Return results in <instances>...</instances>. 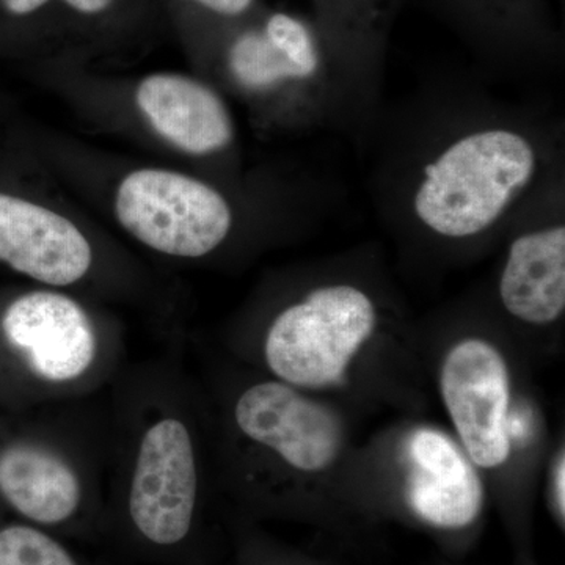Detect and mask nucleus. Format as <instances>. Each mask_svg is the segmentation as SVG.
Returning <instances> with one entry per match:
<instances>
[{"mask_svg":"<svg viewBox=\"0 0 565 565\" xmlns=\"http://www.w3.org/2000/svg\"><path fill=\"white\" fill-rule=\"evenodd\" d=\"M115 403L104 535L139 559L193 565L206 481L181 367L158 362L125 375Z\"/></svg>","mask_w":565,"mask_h":565,"instance_id":"f257e3e1","label":"nucleus"},{"mask_svg":"<svg viewBox=\"0 0 565 565\" xmlns=\"http://www.w3.org/2000/svg\"><path fill=\"white\" fill-rule=\"evenodd\" d=\"M0 345L33 404L90 396L120 377V338L61 289L20 294L0 313Z\"/></svg>","mask_w":565,"mask_h":565,"instance_id":"f03ea898","label":"nucleus"},{"mask_svg":"<svg viewBox=\"0 0 565 565\" xmlns=\"http://www.w3.org/2000/svg\"><path fill=\"white\" fill-rule=\"evenodd\" d=\"M103 462L84 434L61 423L0 435V501L22 522L63 539L104 537Z\"/></svg>","mask_w":565,"mask_h":565,"instance_id":"7ed1b4c3","label":"nucleus"},{"mask_svg":"<svg viewBox=\"0 0 565 565\" xmlns=\"http://www.w3.org/2000/svg\"><path fill=\"white\" fill-rule=\"evenodd\" d=\"M539 166L534 141L515 129L465 134L423 167L412 196L414 214L438 236H478L530 189Z\"/></svg>","mask_w":565,"mask_h":565,"instance_id":"20e7f679","label":"nucleus"},{"mask_svg":"<svg viewBox=\"0 0 565 565\" xmlns=\"http://www.w3.org/2000/svg\"><path fill=\"white\" fill-rule=\"evenodd\" d=\"M377 323L373 299L352 285H327L286 305L264 330L259 355L270 379L296 388L343 382Z\"/></svg>","mask_w":565,"mask_h":565,"instance_id":"39448f33","label":"nucleus"},{"mask_svg":"<svg viewBox=\"0 0 565 565\" xmlns=\"http://www.w3.org/2000/svg\"><path fill=\"white\" fill-rule=\"evenodd\" d=\"M228 430L243 463L263 460L299 475L329 470L344 445L343 423L329 407L270 377L237 392Z\"/></svg>","mask_w":565,"mask_h":565,"instance_id":"423d86ee","label":"nucleus"},{"mask_svg":"<svg viewBox=\"0 0 565 565\" xmlns=\"http://www.w3.org/2000/svg\"><path fill=\"white\" fill-rule=\"evenodd\" d=\"M118 222L151 250L200 259L217 250L233 226V212L206 182L169 170L143 169L121 181Z\"/></svg>","mask_w":565,"mask_h":565,"instance_id":"0eeeda50","label":"nucleus"},{"mask_svg":"<svg viewBox=\"0 0 565 565\" xmlns=\"http://www.w3.org/2000/svg\"><path fill=\"white\" fill-rule=\"evenodd\" d=\"M440 392L468 459L501 467L511 455V381L501 352L489 341L467 338L445 356Z\"/></svg>","mask_w":565,"mask_h":565,"instance_id":"6e6552de","label":"nucleus"},{"mask_svg":"<svg viewBox=\"0 0 565 565\" xmlns=\"http://www.w3.org/2000/svg\"><path fill=\"white\" fill-rule=\"evenodd\" d=\"M407 460L408 515L446 537L473 533L484 514V484L456 441L441 430L419 427L408 438Z\"/></svg>","mask_w":565,"mask_h":565,"instance_id":"1a4fd4ad","label":"nucleus"},{"mask_svg":"<svg viewBox=\"0 0 565 565\" xmlns=\"http://www.w3.org/2000/svg\"><path fill=\"white\" fill-rule=\"evenodd\" d=\"M0 263L46 288L61 289L92 274L95 252L68 218L0 193Z\"/></svg>","mask_w":565,"mask_h":565,"instance_id":"9d476101","label":"nucleus"},{"mask_svg":"<svg viewBox=\"0 0 565 565\" xmlns=\"http://www.w3.org/2000/svg\"><path fill=\"white\" fill-rule=\"evenodd\" d=\"M137 104L154 131L188 154H214L234 139L226 104L212 88L191 77L152 74L137 88Z\"/></svg>","mask_w":565,"mask_h":565,"instance_id":"9b49d317","label":"nucleus"},{"mask_svg":"<svg viewBox=\"0 0 565 565\" xmlns=\"http://www.w3.org/2000/svg\"><path fill=\"white\" fill-rule=\"evenodd\" d=\"M228 68L234 81L252 93L310 84L321 74V47L307 22L278 11L262 29L245 31L233 41Z\"/></svg>","mask_w":565,"mask_h":565,"instance_id":"f8f14e48","label":"nucleus"},{"mask_svg":"<svg viewBox=\"0 0 565 565\" xmlns=\"http://www.w3.org/2000/svg\"><path fill=\"white\" fill-rule=\"evenodd\" d=\"M500 297L509 315L533 326H546L563 316L564 225L544 226L516 237L501 274Z\"/></svg>","mask_w":565,"mask_h":565,"instance_id":"ddd939ff","label":"nucleus"},{"mask_svg":"<svg viewBox=\"0 0 565 565\" xmlns=\"http://www.w3.org/2000/svg\"><path fill=\"white\" fill-rule=\"evenodd\" d=\"M0 565H92L61 535L17 522L0 525Z\"/></svg>","mask_w":565,"mask_h":565,"instance_id":"4468645a","label":"nucleus"},{"mask_svg":"<svg viewBox=\"0 0 565 565\" xmlns=\"http://www.w3.org/2000/svg\"><path fill=\"white\" fill-rule=\"evenodd\" d=\"M236 565H305L269 539L244 530L237 537Z\"/></svg>","mask_w":565,"mask_h":565,"instance_id":"2eb2a0df","label":"nucleus"},{"mask_svg":"<svg viewBox=\"0 0 565 565\" xmlns=\"http://www.w3.org/2000/svg\"><path fill=\"white\" fill-rule=\"evenodd\" d=\"M0 2L10 14L25 17V14H32L36 10L43 9L51 0H0ZM62 2L77 11V13L99 14L109 10L115 0H62Z\"/></svg>","mask_w":565,"mask_h":565,"instance_id":"dca6fc26","label":"nucleus"},{"mask_svg":"<svg viewBox=\"0 0 565 565\" xmlns=\"http://www.w3.org/2000/svg\"><path fill=\"white\" fill-rule=\"evenodd\" d=\"M189 2L199 3L212 13L221 14L225 18L243 17L252 9L255 0H189Z\"/></svg>","mask_w":565,"mask_h":565,"instance_id":"f3484780","label":"nucleus"},{"mask_svg":"<svg viewBox=\"0 0 565 565\" xmlns=\"http://www.w3.org/2000/svg\"><path fill=\"white\" fill-rule=\"evenodd\" d=\"M565 460L561 455L556 463L555 481H553V503H555L556 519L559 520L561 526L565 522Z\"/></svg>","mask_w":565,"mask_h":565,"instance_id":"a211bd4d","label":"nucleus"},{"mask_svg":"<svg viewBox=\"0 0 565 565\" xmlns=\"http://www.w3.org/2000/svg\"><path fill=\"white\" fill-rule=\"evenodd\" d=\"M332 2H338V3H351V2H356V0H332Z\"/></svg>","mask_w":565,"mask_h":565,"instance_id":"6ab92c4d","label":"nucleus"}]
</instances>
